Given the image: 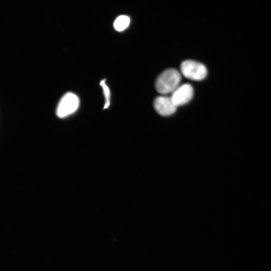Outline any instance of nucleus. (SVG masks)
<instances>
[{"mask_svg": "<svg viewBox=\"0 0 271 271\" xmlns=\"http://www.w3.org/2000/svg\"><path fill=\"white\" fill-rule=\"evenodd\" d=\"M130 23L129 18L125 15L118 16L115 20L113 26L117 31H122L127 28Z\"/></svg>", "mask_w": 271, "mask_h": 271, "instance_id": "nucleus-6", "label": "nucleus"}, {"mask_svg": "<svg viewBox=\"0 0 271 271\" xmlns=\"http://www.w3.org/2000/svg\"><path fill=\"white\" fill-rule=\"evenodd\" d=\"M194 90L189 84L179 86L171 96V98L177 107L188 103L193 97Z\"/></svg>", "mask_w": 271, "mask_h": 271, "instance_id": "nucleus-4", "label": "nucleus"}, {"mask_svg": "<svg viewBox=\"0 0 271 271\" xmlns=\"http://www.w3.org/2000/svg\"><path fill=\"white\" fill-rule=\"evenodd\" d=\"M79 105V99L74 93L68 92L60 100L56 110L57 116L65 117L74 113Z\"/></svg>", "mask_w": 271, "mask_h": 271, "instance_id": "nucleus-3", "label": "nucleus"}, {"mask_svg": "<svg viewBox=\"0 0 271 271\" xmlns=\"http://www.w3.org/2000/svg\"><path fill=\"white\" fill-rule=\"evenodd\" d=\"M100 85H101L103 93L105 98V103L104 104V108H107L110 105V92L109 88L107 87L105 83V80H102L100 82Z\"/></svg>", "mask_w": 271, "mask_h": 271, "instance_id": "nucleus-7", "label": "nucleus"}, {"mask_svg": "<svg viewBox=\"0 0 271 271\" xmlns=\"http://www.w3.org/2000/svg\"><path fill=\"white\" fill-rule=\"evenodd\" d=\"M180 67L183 75L191 80H202L207 74L205 66L195 61L191 60L184 61L182 63Z\"/></svg>", "mask_w": 271, "mask_h": 271, "instance_id": "nucleus-2", "label": "nucleus"}, {"mask_svg": "<svg viewBox=\"0 0 271 271\" xmlns=\"http://www.w3.org/2000/svg\"><path fill=\"white\" fill-rule=\"evenodd\" d=\"M154 106L157 112L163 116L172 114L177 108L171 97L164 96L157 97L154 101Z\"/></svg>", "mask_w": 271, "mask_h": 271, "instance_id": "nucleus-5", "label": "nucleus"}, {"mask_svg": "<svg viewBox=\"0 0 271 271\" xmlns=\"http://www.w3.org/2000/svg\"><path fill=\"white\" fill-rule=\"evenodd\" d=\"M181 76L179 72L175 69H169L164 71L158 77L156 82V88L163 94L173 92L179 86Z\"/></svg>", "mask_w": 271, "mask_h": 271, "instance_id": "nucleus-1", "label": "nucleus"}]
</instances>
